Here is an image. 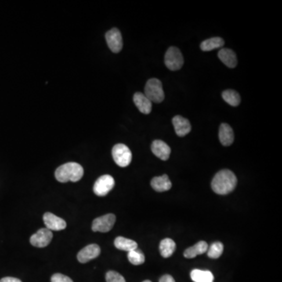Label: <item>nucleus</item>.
Returning a JSON list of instances; mask_svg holds the SVG:
<instances>
[{
  "instance_id": "obj_1",
  "label": "nucleus",
  "mask_w": 282,
  "mask_h": 282,
  "mask_svg": "<svg viewBox=\"0 0 282 282\" xmlns=\"http://www.w3.org/2000/svg\"><path fill=\"white\" fill-rule=\"evenodd\" d=\"M237 178L232 171L221 170L217 172L212 181V189L216 194L225 196L234 190L237 186Z\"/></svg>"
},
{
  "instance_id": "obj_2",
  "label": "nucleus",
  "mask_w": 282,
  "mask_h": 282,
  "mask_svg": "<svg viewBox=\"0 0 282 282\" xmlns=\"http://www.w3.org/2000/svg\"><path fill=\"white\" fill-rule=\"evenodd\" d=\"M84 170L81 164L76 162H68L56 168L55 178L60 183L77 182L82 178Z\"/></svg>"
},
{
  "instance_id": "obj_3",
  "label": "nucleus",
  "mask_w": 282,
  "mask_h": 282,
  "mask_svg": "<svg viewBox=\"0 0 282 282\" xmlns=\"http://www.w3.org/2000/svg\"><path fill=\"white\" fill-rule=\"evenodd\" d=\"M144 94L152 103L160 104L164 100V94L162 82L153 78L146 82L144 88Z\"/></svg>"
},
{
  "instance_id": "obj_4",
  "label": "nucleus",
  "mask_w": 282,
  "mask_h": 282,
  "mask_svg": "<svg viewBox=\"0 0 282 282\" xmlns=\"http://www.w3.org/2000/svg\"><path fill=\"white\" fill-rule=\"evenodd\" d=\"M112 157L118 166L126 167L132 161V152L126 145L118 144L112 148Z\"/></svg>"
},
{
  "instance_id": "obj_5",
  "label": "nucleus",
  "mask_w": 282,
  "mask_h": 282,
  "mask_svg": "<svg viewBox=\"0 0 282 282\" xmlns=\"http://www.w3.org/2000/svg\"><path fill=\"white\" fill-rule=\"evenodd\" d=\"M166 66L171 70H178L184 66L183 55L180 50L175 46H171L164 55Z\"/></svg>"
},
{
  "instance_id": "obj_6",
  "label": "nucleus",
  "mask_w": 282,
  "mask_h": 282,
  "mask_svg": "<svg viewBox=\"0 0 282 282\" xmlns=\"http://www.w3.org/2000/svg\"><path fill=\"white\" fill-rule=\"evenodd\" d=\"M114 178L110 175H104L96 180L94 184V192L96 196L104 197L112 190L114 186Z\"/></svg>"
},
{
  "instance_id": "obj_7",
  "label": "nucleus",
  "mask_w": 282,
  "mask_h": 282,
  "mask_svg": "<svg viewBox=\"0 0 282 282\" xmlns=\"http://www.w3.org/2000/svg\"><path fill=\"white\" fill-rule=\"evenodd\" d=\"M116 220V217L114 214H107L103 216L98 217L92 222V232H103V233L110 232L114 226Z\"/></svg>"
},
{
  "instance_id": "obj_8",
  "label": "nucleus",
  "mask_w": 282,
  "mask_h": 282,
  "mask_svg": "<svg viewBox=\"0 0 282 282\" xmlns=\"http://www.w3.org/2000/svg\"><path fill=\"white\" fill-rule=\"evenodd\" d=\"M52 233L47 228H41L34 234L32 235L30 243L36 248H44L50 243Z\"/></svg>"
},
{
  "instance_id": "obj_9",
  "label": "nucleus",
  "mask_w": 282,
  "mask_h": 282,
  "mask_svg": "<svg viewBox=\"0 0 282 282\" xmlns=\"http://www.w3.org/2000/svg\"><path fill=\"white\" fill-rule=\"evenodd\" d=\"M105 38L108 46L113 52L118 54L122 50L123 46L122 37L118 29L116 28L110 29V31L105 34Z\"/></svg>"
},
{
  "instance_id": "obj_10",
  "label": "nucleus",
  "mask_w": 282,
  "mask_h": 282,
  "mask_svg": "<svg viewBox=\"0 0 282 282\" xmlns=\"http://www.w3.org/2000/svg\"><path fill=\"white\" fill-rule=\"evenodd\" d=\"M100 254V246L96 244H91L80 250L77 255V258L81 264H86L99 256Z\"/></svg>"
},
{
  "instance_id": "obj_11",
  "label": "nucleus",
  "mask_w": 282,
  "mask_h": 282,
  "mask_svg": "<svg viewBox=\"0 0 282 282\" xmlns=\"http://www.w3.org/2000/svg\"><path fill=\"white\" fill-rule=\"evenodd\" d=\"M44 221L46 226L50 230H62L66 229L67 224L60 217L56 216L51 212H46L44 216Z\"/></svg>"
},
{
  "instance_id": "obj_12",
  "label": "nucleus",
  "mask_w": 282,
  "mask_h": 282,
  "mask_svg": "<svg viewBox=\"0 0 282 282\" xmlns=\"http://www.w3.org/2000/svg\"><path fill=\"white\" fill-rule=\"evenodd\" d=\"M152 150L154 156L160 158L163 161H166L171 154V149L170 146L164 141L156 140L153 141L152 144Z\"/></svg>"
},
{
  "instance_id": "obj_13",
  "label": "nucleus",
  "mask_w": 282,
  "mask_h": 282,
  "mask_svg": "<svg viewBox=\"0 0 282 282\" xmlns=\"http://www.w3.org/2000/svg\"><path fill=\"white\" fill-rule=\"evenodd\" d=\"M172 124L176 135L179 136H186V134H189L192 130V126H190L189 120H186L183 116H176L172 118Z\"/></svg>"
},
{
  "instance_id": "obj_14",
  "label": "nucleus",
  "mask_w": 282,
  "mask_h": 282,
  "mask_svg": "<svg viewBox=\"0 0 282 282\" xmlns=\"http://www.w3.org/2000/svg\"><path fill=\"white\" fill-rule=\"evenodd\" d=\"M134 102L141 113L148 114L152 112V102L143 92H138L134 94Z\"/></svg>"
},
{
  "instance_id": "obj_15",
  "label": "nucleus",
  "mask_w": 282,
  "mask_h": 282,
  "mask_svg": "<svg viewBox=\"0 0 282 282\" xmlns=\"http://www.w3.org/2000/svg\"><path fill=\"white\" fill-rule=\"evenodd\" d=\"M219 138L224 146H230L233 144L234 140L233 130L226 123H222L220 126Z\"/></svg>"
},
{
  "instance_id": "obj_16",
  "label": "nucleus",
  "mask_w": 282,
  "mask_h": 282,
  "mask_svg": "<svg viewBox=\"0 0 282 282\" xmlns=\"http://www.w3.org/2000/svg\"><path fill=\"white\" fill-rule=\"evenodd\" d=\"M152 188L158 192H167L172 188V183L166 174L153 178L150 182Z\"/></svg>"
},
{
  "instance_id": "obj_17",
  "label": "nucleus",
  "mask_w": 282,
  "mask_h": 282,
  "mask_svg": "<svg viewBox=\"0 0 282 282\" xmlns=\"http://www.w3.org/2000/svg\"><path fill=\"white\" fill-rule=\"evenodd\" d=\"M218 56H219L221 62L228 68H234L237 66V56L232 50L222 48L218 52Z\"/></svg>"
},
{
  "instance_id": "obj_18",
  "label": "nucleus",
  "mask_w": 282,
  "mask_h": 282,
  "mask_svg": "<svg viewBox=\"0 0 282 282\" xmlns=\"http://www.w3.org/2000/svg\"><path fill=\"white\" fill-rule=\"evenodd\" d=\"M208 248V246L207 242H206L204 240H201V242H199L192 246V247H190V248L185 250L184 256L185 258H194L198 255H201V254L206 252Z\"/></svg>"
},
{
  "instance_id": "obj_19",
  "label": "nucleus",
  "mask_w": 282,
  "mask_h": 282,
  "mask_svg": "<svg viewBox=\"0 0 282 282\" xmlns=\"http://www.w3.org/2000/svg\"><path fill=\"white\" fill-rule=\"evenodd\" d=\"M114 246L118 250H123V251L130 252L136 250L138 247V243L135 240L131 239L126 238L118 237L114 240Z\"/></svg>"
},
{
  "instance_id": "obj_20",
  "label": "nucleus",
  "mask_w": 282,
  "mask_h": 282,
  "mask_svg": "<svg viewBox=\"0 0 282 282\" xmlns=\"http://www.w3.org/2000/svg\"><path fill=\"white\" fill-rule=\"evenodd\" d=\"M176 248V246L175 242L172 239H163L160 242V254L164 258H168L174 254Z\"/></svg>"
},
{
  "instance_id": "obj_21",
  "label": "nucleus",
  "mask_w": 282,
  "mask_h": 282,
  "mask_svg": "<svg viewBox=\"0 0 282 282\" xmlns=\"http://www.w3.org/2000/svg\"><path fill=\"white\" fill-rule=\"evenodd\" d=\"M190 278L194 282H214V274L208 270H193L190 272Z\"/></svg>"
},
{
  "instance_id": "obj_22",
  "label": "nucleus",
  "mask_w": 282,
  "mask_h": 282,
  "mask_svg": "<svg viewBox=\"0 0 282 282\" xmlns=\"http://www.w3.org/2000/svg\"><path fill=\"white\" fill-rule=\"evenodd\" d=\"M224 45V41L222 38L220 37H214V38H208L203 41L200 47H201L202 50L211 51L220 48Z\"/></svg>"
},
{
  "instance_id": "obj_23",
  "label": "nucleus",
  "mask_w": 282,
  "mask_h": 282,
  "mask_svg": "<svg viewBox=\"0 0 282 282\" xmlns=\"http://www.w3.org/2000/svg\"><path fill=\"white\" fill-rule=\"evenodd\" d=\"M222 99L224 100L226 103L229 104L236 107L238 106L240 102V95L238 92L236 91L232 90H228L222 92Z\"/></svg>"
},
{
  "instance_id": "obj_24",
  "label": "nucleus",
  "mask_w": 282,
  "mask_h": 282,
  "mask_svg": "<svg viewBox=\"0 0 282 282\" xmlns=\"http://www.w3.org/2000/svg\"><path fill=\"white\" fill-rule=\"evenodd\" d=\"M127 257H128V261L136 266L143 264L145 261L144 255L139 248L128 252Z\"/></svg>"
},
{
  "instance_id": "obj_25",
  "label": "nucleus",
  "mask_w": 282,
  "mask_h": 282,
  "mask_svg": "<svg viewBox=\"0 0 282 282\" xmlns=\"http://www.w3.org/2000/svg\"><path fill=\"white\" fill-rule=\"evenodd\" d=\"M222 252H224V244L217 242L212 243L210 247H208L207 254L210 258H217L222 255Z\"/></svg>"
},
{
  "instance_id": "obj_26",
  "label": "nucleus",
  "mask_w": 282,
  "mask_h": 282,
  "mask_svg": "<svg viewBox=\"0 0 282 282\" xmlns=\"http://www.w3.org/2000/svg\"><path fill=\"white\" fill-rule=\"evenodd\" d=\"M106 282H126L125 278L118 272H110L106 274Z\"/></svg>"
},
{
  "instance_id": "obj_27",
  "label": "nucleus",
  "mask_w": 282,
  "mask_h": 282,
  "mask_svg": "<svg viewBox=\"0 0 282 282\" xmlns=\"http://www.w3.org/2000/svg\"><path fill=\"white\" fill-rule=\"evenodd\" d=\"M51 282H73V280L66 275L55 274L51 277Z\"/></svg>"
},
{
  "instance_id": "obj_28",
  "label": "nucleus",
  "mask_w": 282,
  "mask_h": 282,
  "mask_svg": "<svg viewBox=\"0 0 282 282\" xmlns=\"http://www.w3.org/2000/svg\"><path fill=\"white\" fill-rule=\"evenodd\" d=\"M160 282H176L171 275L166 274L160 278Z\"/></svg>"
},
{
  "instance_id": "obj_29",
  "label": "nucleus",
  "mask_w": 282,
  "mask_h": 282,
  "mask_svg": "<svg viewBox=\"0 0 282 282\" xmlns=\"http://www.w3.org/2000/svg\"><path fill=\"white\" fill-rule=\"evenodd\" d=\"M0 282H22L20 279L16 278L6 277L0 280Z\"/></svg>"
},
{
  "instance_id": "obj_30",
  "label": "nucleus",
  "mask_w": 282,
  "mask_h": 282,
  "mask_svg": "<svg viewBox=\"0 0 282 282\" xmlns=\"http://www.w3.org/2000/svg\"><path fill=\"white\" fill-rule=\"evenodd\" d=\"M143 282H150V280H144Z\"/></svg>"
}]
</instances>
